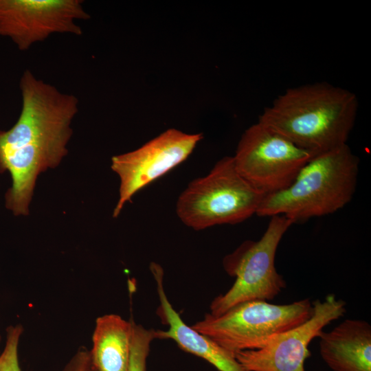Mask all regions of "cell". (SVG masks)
I'll list each match as a JSON object with an SVG mask.
<instances>
[{
  "label": "cell",
  "mask_w": 371,
  "mask_h": 371,
  "mask_svg": "<svg viewBox=\"0 0 371 371\" xmlns=\"http://www.w3.org/2000/svg\"><path fill=\"white\" fill-rule=\"evenodd\" d=\"M19 87V117L10 129L0 130V172L8 170L12 179L5 194L6 207L15 215H27L37 176L56 167L68 153L78 100L29 69L23 72Z\"/></svg>",
  "instance_id": "1"
},
{
  "label": "cell",
  "mask_w": 371,
  "mask_h": 371,
  "mask_svg": "<svg viewBox=\"0 0 371 371\" xmlns=\"http://www.w3.org/2000/svg\"><path fill=\"white\" fill-rule=\"evenodd\" d=\"M358 109L353 92L315 82L286 89L265 108L258 122L317 155L347 144Z\"/></svg>",
  "instance_id": "2"
},
{
  "label": "cell",
  "mask_w": 371,
  "mask_h": 371,
  "mask_svg": "<svg viewBox=\"0 0 371 371\" xmlns=\"http://www.w3.org/2000/svg\"><path fill=\"white\" fill-rule=\"evenodd\" d=\"M359 170L348 144L315 155L288 187L264 196L256 215H282L296 223L336 212L352 200Z\"/></svg>",
  "instance_id": "3"
},
{
  "label": "cell",
  "mask_w": 371,
  "mask_h": 371,
  "mask_svg": "<svg viewBox=\"0 0 371 371\" xmlns=\"http://www.w3.org/2000/svg\"><path fill=\"white\" fill-rule=\"evenodd\" d=\"M264 196L239 174L233 157H225L207 175L188 185L178 198L176 212L196 230L237 224L256 214Z\"/></svg>",
  "instance_id": "4"
},
{
  "label": "cell",
  "mask_w": 371,
  "mask_h": 371,
  "mask_svg": "<svg viewBox=\"0 0 371 371\" xmlns=\"http://www.w3.org/2000/svg\"><path fill=\"white\" fill-rule=\"evenodd\" d=\"M312 313L308 299L288 304L250 300L218 316L207 313L192 328L234 355L262 348L274 337L306 322Z\"/></svg>",
  "instance_id": "5"
},
{
  "label": "cell",
  "mask_w": 371,
  "mask_h": 371,
  "mask_svg": "<svg viewBox=\"0 0 371 371\" xmlns=\"http://www.w3.org/2000/svg\"><path fill=\"white\" fill-rule=\"evenodd\" d=\"M269 218L259 240H245L224 257L223 268L235 282L225 294L213 300L210 306L212 315H220L244 302L272 300L286 287L276 271L275 258L282 237L294 223L282 215Z\"/></svg>",
  "instance_id": "6"
},
{
  "label": "cell",
  "mask_w": 371,
  "mask_h": 371,
  "mask_svg": "<svg viewBox=\"0 0 371 371\" xmlns=\"http://www.w3.org/2000/svg\"><path fill=\"white\" fill-rule=\"evenodd\" d=\"M314 155L258 121L242 135L232 157L239 174L265 196L288 187Z\"/></svg>",
  "instance_id": "7"
},
{
  "label": "cell",
  "mask_w": 371,
  "mask_h": 371,
  "mask_svg": "<svg viewBox=\"0 0 371 371\" xmlns=\"http://www.w3.org/2000/svg\"><path fill=\"white\" fill-rule=\"evenodd\" d=\"M81 0H0V36L21 51L54 34H82L76 21L91 16Z\"/></svg>",
  "instance_id": "8"
},
{
  "label": "cell",
  "mask_w": 371,
  "mask_h": 371,
  "mask_svg": "<svg viewBox=\"0 0 371 371\" xmlns=\"http://www.w3.org/2000/svg\"><path fill=\"white\" fill-rule=\"evenodd\" d=\"M203 138L201 133L188 134L168 129L139 148L111 158V169L119 176V199L113 216L139 190L185 161Z\"/></svg>",
  "instance_id": "9"
},
{
  "label": "cell",
  "mask_w": 371,
  "mask_h": 371,
  "mask_svg": "<svg viewBox=\"0 0 371 371\" xmlns=\"http://www.w3.org/2000/svg\"><path fill=\"white\" fill-rule=\"evenodd\" d=\"M311 303L313 313L308 319L274 337L260 349L236 352L237 361L246 371H305L311 341L346 310V302L333 294Z\"/></svg>",
  "instance_id": "10"
},
{
  "label": "cell",
  "mask_w": 371,
  "mask_h": 371,
  "mask_svg": "<svg viewBox=\"0 0 371 371\" xmlns=\"http://www.w3.org/2000/svg\"><path fill=\"white\" fill-rule=\"evenodd\" d=\"M150 271L156 282L160 304L157 313L168 330H155V339H172L185 352L201 357L219 371H246L234 355L208 337L188 326L168 300L164 287V271L152 262Z\"/></svg>",
  "instance_id": "11"
},
{
  "label": "cell",
  "mask_w": 371,
  "mask_h": 371,
  "mask_svg": "<svg viewBox=\"0 0 371 371\" xmlns=\"http://www.w3.org/2000/svg\"><path fill=\"white\" fill-rule=\"evenodd\" d=\"M319 352L333 371H371V326L347 319L330 332H321Z\"/></svg>",
  "instance_id": "12"
},
{
  "label": "cell",
  "mask_w": 371,
  "mask_h": 371,
  "mask_svg": "<svg viewBox=\"0 0 371 371\" xmlns=\"http://www.w3.org/2000/svg\"><path fill=\"white\" fill-rule=\"evenodd\" d=\"M132 330V320H125L116 314L96 319L89 350L96 371H127Z\"/></svg>",
  "instance_id": "13"
},
{
  "label": "cell",
  "mask_w": 371,
  "mask_h": 371,
  "mask_svg": "<svg viewBox=\"0 0 371 371\" xmlns=\"http://www.w3.org/2000/svg\"><path fill=\"white\" fill-rule=\"evenodd\" d=\"M132 339L127 371H146L150 345L155 339V330L146 329L132 320Z\"/></svg>",
  "instance_id": "14"
},
{
  "label": "cell",
  "mask_w": 371,
  "mask_h": 371,
  "mask_svg": "<svg viewBox=\"0 0 371 371\" xmlns=\"http://www.w3.org/2000/svg\"><path fill=\"white\" fill-rule=\"evenodd\" d=\"M5 346L0 353V371H21L19 361V346L23 328L21 324L6 328Z\"/></svg>",
  "instance_id": "15"
},
{
  "label": "cell",
  "mask_w": 371,
  "mask_h": 371,
  "mask_svg": "<svg viewBox=\"0 0 371 371\" xmlns=\"http://www.w3.org/2000/svg\"><path fill=\"white\" fill-rule=\"evenodd\" d=\"M62 371H96L91 361L89 350L84 346L80 347Z\"/></svg>",
  "instance_id": "16"
},
{
  "label": "cell",
  "mask_w": 371,
  "mask_h": 371,
  "mask_svg": "<svg viewBox=\"0 0 371 371\" xmlns=\"http://www.w3.org/2000/svg\"><path fill=\"white\" fill-rule=\"evenodd\" d=\"M1 335H0V341H1Z\"/></svg>",
  "instance_id": "17"
}]
</instances>
